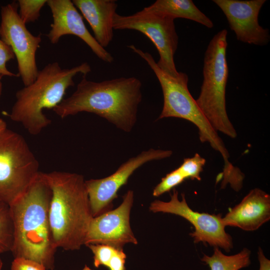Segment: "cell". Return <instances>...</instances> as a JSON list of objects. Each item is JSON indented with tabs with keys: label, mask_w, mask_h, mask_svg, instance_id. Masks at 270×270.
<instances>
[{
	"label": "cell",
	"mask_w": 270,
	"mask_h": 270,
	"mask_svg": "<svg viewBox=\"0 0 270 270\" xmlns=\"http://www.w3.org/2000/svg\"><path fill=\"white\" fill-rule=\"evenodd\" d=\"M185 180L177 168L162 178L161 182L154 188L152 195L158 197L166 192H170L172 188L182 183Z\"/></svg>",
	"instance_id": "22"
},
{
	"label": "cell",
	"mask_w": 270,
	"mask_h": 270,
	"mask_svg": "<svg viewBox=\"0 0 270 270\" xmlns=\"http://www.w3.org/2000/svg\"><path fill=\"white\" fill-rule=\"evenodd\" d=\"M11 270H47L42 264L22 258H14L12 263Z\"/></svg>",
	"instance_id": "25"
},
{
	"label": "cell",
	"mask_w": 270,
	"mask_h": 270,
	"mask_svg": "<svg viewBox=\"0 0 270 270\" xmlns=\"http://www.w3.org/2000/svg\"><path fill=\"white\" fill-rule=\"evenodd\" d=\"M46 4L52 14V22L46 36L52 44H57L62 36L74 35L84 41L102 61L110 64L114 62L112 54L102 48L88 30L82 16L72 0H48Z\"/></svg>",
	"instance_id": "13"
},
{
	"label": "cell",
	"mask_w": 270,
	"mask_h": 270,
	"mask_svg": "<svg viewBox=\"0 0 270 270\" xmlns=\"http://www.w3.org/2000/svg\"><path fill=\"white\" fill-rule=\"evenodd\" d=\"M94 254V265L96 268L100 266H108L116 248L104 244H90L86 246Z\"/></svg>",
	"instance_id": "23"
},
{
	"label": "cell",
	"mask_w": 270,
	"mask_h": 270,
	"mask_svg": "<svg viewBox=\"0 0 270 270\" xmlns=\"http://www.w3.org/2000/svg\"><path fill=\"white\" fill-rule=\"evenodd\" d=\"M14 54L11 48L0 38V73L4 76L20 77L18 74L10 72L6 67L10 60L14 58Z\"/></svg>",
	"instance_id": "24"
},
{
	"label": "cell",
	"mask_w": 270,
	"mask_h": 270,
	"mask_svg": "<svg viewBox=\"0 0 270 270\" xmlns=\"http://www.w3.org/2000/svg\"><path fill=\"white\" fill-rule=\"evenodd\" d=\"M172 18L144 8L128 16L114 14V30H132L146 36L156 47L160 58L157 65L164 72L178 78L180 72L177 70L174 55L178 48V37Z\"/></svg>",
	"instance_id": "8"
},
{
	"label": "cell",
	"mask_w": 270,
	"mask_h": 270,
	"mask_svg": "<svg viewBox=\"0 0 270 270\" xmlns=\"http://www.w3.org/2000/svg\"><path fill=\"white\" fill-rule=\"evenodd\" d=\"M14 228L10 206L0 200V254L10 252Z\"/></svg>",
	"instance_id": "19"
},
{
	"label": "cell",
	"mask_w": 270,
	"mask_h": 270,
	"mask_svg": "<svg viewBox=\"0 0 270 270\" xmlns=\"http://www.w3.org/2000/svg\"><path fill=\"white\" fill-rule=\"evenodd\" d=\"M82 270H93L92 269H91L88 266H87L86 265H85L84 266V268Z\"/></svg>",
	"instance_id": "30"
},
{
	"label": "cell",
	"mask_w": 270,
	"mask_h": 270,
	"mask_svg": "<svg viewBox=\"0 0 270 270\" xmlns=\"http://www.w3.org/2000/svg\"><path fill=\"white\" fill-rule=\"evenodd\" d=\"M181 196L182 200H180L178 192L174 188L169 202L155 200L150 204V210L153 212L170 213L182 217L194 228V232L190 234L194 243L202 242L230 252L233 248L232 238L226 232L221 214L194 211L188 206L184 194L182 193Z\"/></svg>",
	"instance_id": "10"
},
{
	"label": "cell",
	"mask_w": 270,
	"mask_h": 270,
	"mask_svg": "<svg viewBox=\"0 0 270 270\" xmlns=\"http://www.w3.org/2000/svg\"><path fill=\"white\" fill-rule=\"evenodd\" d=\"M40 174L52 191L49 220L56 246L79 250L94 218L83 176L60 171Z\"/></svg>",
	"instance_id": "3"
},
{
	"label": "cell",
	"mask_w": 270,
	"mask_h": 270,
	"mask_svg": "<svg viewBox=\"0 0 270 270\" xmlns=\"http://www.w3.org/2000/svg\"><path fill=\"white\" fill-rule=\"evenodd\" d=\"M47 0H18V13L25 24L34 22L40 16V12Z\"/></svg>",
	"instance_id": "20"
},
{
	"label": "cell",
	"mask_w": 270,
	"mask_h": 270,
	"mask_svg": "<svg viewBox=\"0 0 270 270\" xmlns=\"http://www.w3.org/2000/svg\"><path fill=\"white\" fill-rule=\"evenodd\" d=\"M226 30L216 34L204 53L203 81L196 100L201 111L216 132L234 138L237 133L226 110V88L228 76L226 54Z\"/></svg>",
	"instance_id": "6"
},
{
	"label": "cell",
	"mask_w": 270,
	"mask_h": 270,
	"mask_svg": "<svg viewBox=\"0 0 270 270\" xmlns=\"http://www.w3.org/2000/svg\"><path fill=\"white\" fill-rule=\"evenodd\" d=\"M172 154L170 150L150 148L130 158L106 178L85 180L93 217L110 210L112 201L118 197V192L136 169L150 161L168 158Z\"/></svg>",
	"instance_id": "11"
},
{
	"label": "cell",
	"mask_w": 270,
	"mask_h": 270,
	"mask_svg": "<svg viewBox=\"0 0 270 270\" xmlns=\"http://www.w3.org/2000/svg\"><path fill=\"white\" fill-rule=\"evenodd\" d=\"M0 38L12 50L17 60L18 74L24 86L36 80L38 70L36 52L42 42L41 34L34 36L26 28L18 13L16 1L0 8Z\"/></svg>",
	"instance_id": "9"
},
{
	"label": "cell",
	"mask_w": 270,
	"mask_h": 270,
	"mask_svg": "<svg viewBox=\"0 0 270 270\" xmlns=\"http://www.w3.org/2000/svg\"><path fill=\"white\" fill-rule=\"evenodd\" d=\"M206 164V160L196 153L190 158H186L178 168L185 179L201 180L200 173Z\"/></svg>",
	"instance_id": "21"
},
{
	"label": "cell",
	"mask_w": 270,
	"mask_h": 270,
	"mask_svg": "<svg viewBox=\"0 0 270 270\" xmlns=\"http://www.w3.org/2000/svg\"><path fill=\"white\" fill-rule=\"evenodd\" d=\"M40 172L28 191L10 205L14 228L10 252L14 258L31 260L53 270L57 248L49 220L52 191Z\"/></svg>",
	"instance_id": "2"
},
{
	"label": "cell",
	"mask_w": 270,
	"mask_h": 270,
	"mask_svg": "<svg viewBox=\"0 0 270 270\" xmlns=\"http://www.w3.org/2000/svg\"><path fill=\"white\" fill-rule=\"evenodd\" d=\"M134 202V192L129 190L123 196L120 205L94 217L89 226L84 244H104L123 249L128 243L136 244L130 222Z\"/></svg>",
	"instance_id": "12"
},
{
	"label": "cell",
	"mask_w": 270,
	"mask_h": 270,
	"mask_svg": "<svg viewBox=\"0 0 270 270\" xmlns=\"http://www.w3.org/2000/svg\"><path fill=\"white\" fill-rule=\"evenodd\" d=\"M225 15L238 40L260 46L266 45L270 40L268 29L258 22V16L265 0H214Z\"/></svg>",
	"instance_id": "14"
},
{
	"label": "cell",
	"mask_w": 270,
	"mask_h": 270,
	"mask_svg": "<svg viewBox=\"0 0 270 270\" xmlns=\"http://www.w3.org/2000/svg\"><path fill=\"white\" fill-rule=\"evenodd\" d=\"M126 257L123 249H116L107 267L110 270H126Z\"/></svg>",
	"instance_id": "26"
},
{
	"label": "cell",
	"mask_w": 270,
	"mask_h": 270,
	"mask_svg": "<svg viewBox=\"0 0 270 270\" xmlns=\"http://www.w3.org/2000/svg\"><path fill=\"white\" fill-rule=\"evenodd\" d=\"M250 251L246 248L232 256L225 255L218 248H214L212 256L204 254L201 260L208 265L210 270H239L250 264Z\"/></svg>",
	"instance_id": "18"
},
{
	"label": "cell",
	"mask_w": 270,
	"mask_h": 270,
	"mask_svg": "<svg viewBox=\"0 0 270 270\" xmlns=\"http://www.w3.org/2000/svg\"><path fill=\"white\" fill-rule=\"evenodd\" d=\"M128 47L140 56L148 64L156 76L162 88L164 104L158 120L176 118L187 120L197 126L202 142H208L212 148L222 155L224 169L232 165L228 160L230 154L224 142L204 116L196 100L191 95L188 86V75L180 72L178 78L172 77L162 70L153 56L133 44Z\"/></svg>",
	"instance_id": "5"
},
{
	"label": "cell",
	"mask_w": 270,
	"mask_h": 270,
	"mask_svg": "<svg viewBox=\"0 0 270 270\" xmlns=\"http://www.w3.org/2000/svg\"><path fill=\"white\" fill-rule=\"evenodd\" d=\"M90 71L87 62L70 68H62L56 62L48 64L38 70L34 82L16 92L10 119L30 134H38L52 122L44 110H53L62 102L68 88L74 85L76 75L86 76Z\"/></svg>",
	"instance_id": "4"
},
{
	"label": "cell",
	"mask_w": 270,
	"mask_h": 270,
	"mask_svg": "<svg viewBox=\"0 0 270 270\" xmlns=\"http://www.w3.org/2000/svg\"><path fill=\"white\" fill-rule=\"evenodd\" d=\"M2 74L0 73V97L2 95Z\"/></svg>",
	"instance_id": "29"
},
{
	"label": "cell",
	"mask_w": 270,
	"mask_h": 270,
	"mask_svg": "<svg viewBox=\"0 0 270 270\" xmlns=\"http://www.w3.org/2000/svg\"><path fill=\"white\" fill-rule=\"evenodd\" d=\"M2 266H3V262H2V260L1 259L0 257V270H2Z\"/></svg>",
	"instance_id": "31"
},
{
	"label": "cell",
	"mask_w": 270,
	"mask_h": 270,
	"mask_svg": "<svg viewBox=\"0 0 270 270\" xmlns=\"http://www.w3.org/2000/svg\"><path fill=\"white\" fill-rule=\"evenodd\" d=\"M258 255L260 262L259 270H270V260L265 256L260 247L258 248Z\"/></svg>",
	"instance_id": "27"
},
{
	"label": "cell",
	"mask_w": 270,
	"mask_h": 270,
	"mask_svg": "<svg viewBox=\"0 0 270 270\" xmlns=\"http://www.w3.org/2000/svg\"><path fill=\"white\" fill-rule=\"evenodd\" d=\"M144 9L170 16L174 20L177 18L190 20L208 28L214 26L212 22L191 0H157Z\"/></svg>",
	"instance_id": "17"
},
{
	"label": "cell",
	"mask_w": 270,
	"mask_h": 270,
	"mask_svg": "<svg viewBox=\"0 0 270 270\" xmlns=\"http://www.w3.org/2000/svg\"><path fill=\"white\" fill-rule=\"evenodd\" d=\"M142 82L136 77L93 82L82 76L76 90L52 110L62 118L81 112L94 114L116 128L130 132L142 100Z\"/></svg>",
	"instance_id": "1"
},
{
	"label": "cell",
	"mask_w": 270,
	"mask_h": 270,
	"mask_svg": "<svg viewBox=\"0 0 270 270\" xmlns=\"http://www.w3.org/2000/svg\"><path fill=\"white\" fill-rule=\"evenodd\" d=\"M39 168L24 136L7 128L0 136V200L10 205L22 196L38 176Z\"/></svg>",
	"instance_id": "7"
},
{
	"label": "cell",
	"mask_w": 270,
	"mask_h": 270,
	"mask_svg": "<svg viewBox=\"0 0 270 270\" xmlns=\"http://www.w3.org/2000/svg\"><path fill=\"white\" fill-rule=\"evenodd\" d=\"M75 6L88 22L94 38L104 48L113 39L112 20L118 8L115 0H73Z\"/></svg>",
	"instance_id": "16"
},
{
	"label": "cell",
	"mask_w": 270,
	"mask_h": 270,
	"mask_svg": "<svg viewBox=\"0 0 270 270\" xmlns=\"http://www.w3.org/2000/svg\"><path fill=\"white\" fill-rule=\"evenodd\" d=\"M8 128L6 121L0 118V136Z\"/></svg>",
	"instance_id": "28"
},
{
	"label": "cell",
	"mask_w": 270,
	"mask_h": 270,
	"mask_svg": "<svg viewBox=\"0 0 270 270\" xmlns=\"http://www.w3.org/2000/svg\"><path fill=\"white\" fill-rule=\"evenodd\" d=\"M270 219V196L259 188L251 190L224 218V224L254 231Z\"/></svg>",
	"instance_id": "15"
}]
</instances>
